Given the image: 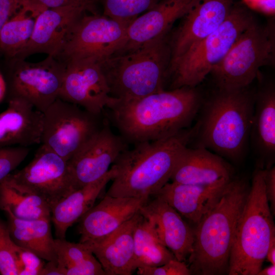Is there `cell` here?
Masks as SVG:
<instances>
[{"instance_id": "cell-16", "label": "cell", "mask_w": 275, "mask_h": 275, "mask_svg": "<svg viewBox=\"0 0 275 275\" xmlns=\"http://www.w3.org/2000/svg\"><path fill=\"white\" fill-rule=\"evenodd\" d=\"M234 4L233 0H197L169 39L170 63L216 30Z\"/></svg>"}, {"instance_id": "cell-36", "label": "cell", "mask_w": 275, "mask_h": 275, "mask_svg": "<svg viewBox=\"0 0 275 275\" xmlns=\"http://www.w3.org/2000/svg\"><path fill=\"white\" fill-rule=\"evenodd\" d=\"M264 182L267 199L273 215L275 213V167H271L264 170Z\"/></svg>"}, {"instance_id": "cell-9", "label": "cell", "mask_w": 275, "mask_h": 275, "mask_svg": "<svg viewBox=\"0 0 275 275\" xmlns=\"http://www.w3.org/2000/svg\"><path fill=\"white\" fill-rule=\"evenodd\" d=\"M6 59L2 73L6 84V101L22 100L43 113L58 98L66 64L52 56L37 63L15 58Z\"/></svg>"}, {"instance_id": "cell-40", "label": "cell", "mask_w": 275, "mask_h": 275, "mask_svg": "<svg viewBox=\"0 0 275 275\" xmlns=\"http://www.w3.org/2000/svg\"><path fill=\"white\" fill-rule=\"evenodd\" d=\"M47 262L44 265L41 275H62L57 260Z\"/></svg>"}, {"instance_id": "cell-12", "label": "cell", "mask_w": 275, "mask_h": 275, "mask_svg": "<svg viewBox=\"0 0 275 275\" xmlns=\"http://www.w3.org/2000/svg\"><path fill=\"white\" fill-rule=\"evenodd\" d=\"M64 63L65 70L58 98L101 116L117 98L111 96L100 63L90 60Z\"/></svg>"}, {"instance_id": "cell-13", "label": "cell", "mask_w": 275, "mask_h": 275, "mask_svg": "<svg viewBox=\"0 0 275 275\" xmlns=\"http://www.w3.org/2000/svg\"><path fill=\"white\" fill-rule=\"evenodd\" d=\"M10 176L23 187L44 199L51 209L72 191L68 161L42 144L27 166Z\"/></svg>"}, {"instance_id": "cell-10", "label": "cell", "mask_w": 275, "mask_h": 275, "mask_svg": "<svg viewBox=\"0 0 275 275\" xmlns=\"http://www.w3.org/2000/svg\"><path fill=\"white\" fill-rule=\"evenodd\" d=\"M130 22L85 13L69 31L57 57L64 63L90 60L101 62L123 47Z\"/></svg>"}, {"instance_id": "cell-39", "label": "cell", "mask_w": 275, "mask_h": 275, "mask_svg": "<svg viewBox=\"0 0 275 275\" xmlns=\"http://www.w3.org/2000/svg\"><path fill=\"white\" fill-rule=\"evenodd\" d=\"M46 8H53L86 3H94L96 0H33Z\"/></svg>"}, {"instance_id": "cell-33", "label": "cell", "mask_w": 275, "mask_h": 275, "mask_svg": "<svg viewBox=\"0 0 275 275\" xmlns=\"http://www.w3.org/2000/svg\"><path fill=\"white\" fill-rule=\"evenodd\" d=\"M29 152V147H0V182L25 159Z\"/></svg>"}, {"instance_id": "cell-34", "label": "cell", "mask_w": 275, "mask_h": 275, "mask_svg": "<svg viewBox=\"0 0 275 275\" xmlns=\"http://www.w3.org/2000/svg\"><path fill=\"white\" fill-rule=\"evenodd\" d=\"M15 251L18 275H41L45 264L43 259L34 253L17 244L15 246Z\"/></svg>"}, {"instance_id": "cell-26", "label": "cell", "mask_w": 275, "mask_h": 275, "mask_svg": "<svg viewBox=\"0 0 275 275\" xmlns=\"http://www.w3.org/2000/svg\"><path fill=\"white\" fill-rule=\"evenodd\" d=\"M4 211L8 219L10 236L16 244L34 253L44 260H57L51 218L22 219L15 217L8 210Z\"/></svg>"}, {"instance_id": "cell-43", "label": "cell", "mask_w": 275, "mask_h": 275, "mask_svg": "<svg viewBox=\"0 0 275 275\" xmlns=\"http://www.w3.org/2000/svg\"><path fill=\"white\" fill-rule=\"evenodd\" d=\"M275 265L271 264L264 269H262L258 272L257 275H274Z\"/></svg>"}, {"instance_id": "cell-3", "label": "cell", "mask_w": 275, "mask_h": 275, "mask_svg": "<svg viewBox=\"0 0 275 275\" xmlns=\"http://www.w3.org/2000/svg\"><path fill=\"white\" fill-rule=\"evenodd\" d=\"M193 127L162 139L139 143L126 149L113 165L117 174L105 195L154 197L170 180L183 150L189 144Z\"/></svg>"}, {"instance_id": "cell-1", "label": "cell", "mask_w": 275, "mask_h": 275, "mask_svg": "<svg viewBox=\"0 0 275 275\" xmlns=\"http://www.w3.org/2000/svg\"><path fill=\"white\" fill-rule=\"evenodd\" d=\"M203 100L196 87H183L129 100L117 98L108 108L121 136L136 144L168 138L187 128Z\"/></svg>"}, {"instance_id": "cell-37", "label": "cell", "mask_w": 275, "mask_h": 275, "mask_svg": "<svg viewBox=\"0 0 275 275\" xmlns=\"http://www.w3.org/2000/svg\"><path fill=\"white\" fill-rule=\"evenodd\" d=\"M25 0H0V32L5 23L22 6Z\"/></svg>"}, {"instance_id": "cell-14", "label": "cell", "mask_w": 275, "mask_h": 275, "mask_svg": "<svg viewBox=\"0 0 275 275\" xmlns=\"http://www.w3.org/2000/svg\"><path fill=\"white\" fill-rule=\"evenodd\" d=\"M127 149L125 140L104 122L101 128L69 160L72 191L103 177Z\"/></svg>"}, {"instance_id": "cell-29", "label": "cell", "mask_w": 275, "mask_h": 275, "mask_svg": "<svg viewBox=\"0 0 275 275\" xmlns=\"http://www.w3.org/2000/svg\"><path fill=\"white\" fill-rule=\"evenodd\" d=\"M134 266H158L176 259L160 239L153 224L140 212L134 233Z\"/></svg>"}, {"instance_id": "cell-23", "label": "cell", "mask_w": 275, "mask_h": 275, "mask_svg": "<svg viewBox=\"0 0 275 275\" xmlns=\"http://www.w3.org/2000/svg\"><path fill=\"white\" fill-rule=\"evenodd\" d=\"M7 102L0 113V147L41 144L43 113L22 100Z\"/></svg>"}, {"instance_id": "cell-19", "label": "cell", "mask_w": 275, "mask_h": 275, "mask_svg": "<svg viewBox=\"0 0 275 275\" xmlns=\"http://www.w3.org/2000/svg\"><path fill=\"white\" fill-rule=\"evenodd\" d=\"M233 176L232 166L222 156L204 147L187 146L170 180L182 184L214 185L228 182Z\"/></svg>"}, {"instance_id": "cell-41", "label": "cell", "mask_w": 275, "mask_h": 275, "mask_svg": "<svg viewBox=\"0 0 275 275\" xmlns=\"http://www.w3.org/2000/svg\"><path fill=\"white\" fill-rule=\"evenodd\" d=\"M266 259L271 264L275 265V236L271 239L266 255Z\"/></svg>"}, {"instance_id": "cell-28", "label": "cell", "mask_w": 275, "mask_h": 275, "mask_svg": "<svg viewBox=\"0 0 275 275\" xmlns=\"http://www.w3.org/2000/svg\"><path fill=\"white\" fill-rule=\"evenodd\" d=\"M26 220L51 218V207L42 197L23 187L10 176L0 182V210Z\"/></svg>"}, {"instance_id": "cell-25", "label": "cell", "mask_w": 275, "mask_h": 275, "mask_svg": "<svg viewBox=\"0 0 275 275\" xmlns=\"http://www.w3.org/2000/svg\"><path fill=\"white\" fill-rule=\"evenodd\" d=\"M116 174L117 170L113 164L101 178L72 191L52 207L51 221L57 238H65L68 228L94 206L99 195Z\"/></svg>"}, {"instance_id": "cell-2", "label": "cell", "mask_w": 275, "mask_h": 275, "mask_svg": "<svg viewBox=\"0 0 275 275\" xmlns=\"http://www.w3.org/2000/svg\"><path fill=\"white\" fill-rule=\"evenodd\" d=\"M255 93L249 86L234 90L217 89L203 100L200 116L193 127L189 143L204 147L233 161L241 159L250 138Z\"/></svg>"}, {"instance_id": "cell-11", "label": "cell", "mask_w": 275, "mask_h": 275, "mask_svg": "<svg viewBox=\"0 0 275 275\" xmlns=\"http://www.w3.org/2000/svg\"><path fill=\"white\" fill-rule=\"evenodd\" d=\"M100 117L58 98L43 113L41 144L68 161L101 128Z\"/></svg>"}, {"instance_id": "cell-30", "label": "cell", "mask_w": 275, "mask_h": 275, "mask_svg": "<svg viewBox=\"0 0 275 275\" xmlns=\"http://www.w3.org/2000/svg\"><path fill=\"white\" fill-rule=\"evenodd\" d=\"M57 261L62 275H106L101 264L84 243L54 239Z\"/></svg>"}, {"instance_id": "cell-21", "label": "cell", "mask_w": 275, "mask_h": 275, "mask_svg": "<svg viewBox=\"0 0 275 275\" xmlns=\"http://www.w3.org/2000/svg\"><path fill=\"white\" fill-rule=\"evenodd\" d=\"M230 181L214 185L168 182L154 196L197 224L218 202Z\"/></svg>"}, {"instance_id": "cell-7", "label": "cell", "mask_w": 275, "mask_h": 275, "mask_svg": "<svg viewBox=\"0 0 275 275\" xmlns=\"http://www.w3.org/2000/svg\"><path fill=\"white\" fill-rule=\"evenodd\" d=\"M255 21L246 6L234 3L227 19L216 30L170 64L171 90L196 87Z\"/></svg>"}, {"instance_id": "cell-38", "label": "cell", "mask_w": 275, "mask_h": 275, "mask_svg": "<svg viewBox=\"0 0 275 275\" xmlns=\"http://www.w3.org/2000/svg\"><path fill=\"white\" fill-rule=\"evenodd\" d=\"M243 4L248 8L268 15L275 13V0H242Z\"/></svg>"}, {"instance_id": "cell-6", "label": "cell", "mask_w": 275, "mask_h": 275, "mask_svg": "<svg viewBox=\"0 0 275 275\" xmlns=\"http://www.w3.org/2000/svg\"><path fill=\"white\" fill-rule=\"evenodd\" d=\"M265 169L253 172L251 185L235 231L229 275H257L261 269L275 227L265 193Z\"/></svg>"}, {"instance_id": "cell-31", "label": "cell", "mask_w": 275, "mask_h": 275, "mask_svg": "<svg viewBox=\"0 0 275 275\" xmlns=\"http://www.w3.org/2000/svg\"><path fill=\"white\" fill-rule=\"evenodd\" d=\"M160 0H100L103 14L112 18L131 22L151 9Z\"/></svg>"}, {"instance_id": "cell-8", "label": "cell", "mask_w": 275, "mask_h": 275, "mask_svg": "<svg viewBox=\"0 0 275 275\" xmlns=\"http://www.w3.org/2000/svg\"><path fill=\"white\" fill-rule=\"evenodd\" d=\"M274 61V22L260 25L255 20L210 74L217 89H241L251 84L261 67L273 66Z\"/></svg>"}, {"instance_id": "cell-27", "label": "cell", "mask_w": 275, "mask_h": 275, "mask_svg": "<svg viewBox=\"0 0 275 275\" xmlns=\"http://www.w3.org/2000/svg\"><path fill=\"white\" fill-rule=\"evenodd\" d=\"M46 8L33 0H26L5 23L0 32V51L6 59L16 56L26 46L34 32L39 14Z\"/></svg>"}, {"instance_id": "cell-4", "label": "cell", "mask_w": 275, "mask_h": 275, "mask_svg": "<svg viewBox=\"0 0 275 275\" xmlns=\"http://www.w3.org/2000/svg\"><path fill=\"white\" fill-rule=\"evenodd\" d=\"M249 189L244 179H233L218 202L196 224L188 257L191 274L228 273L235 229Z\"/></svg>"}, {"instance_id": "cell-18", "label": "cell", "mask_w": 275, "mask_h": 275, "mask_svg": "<svg viewBox=\"0 0 275 275\" xmlns=\"http://www.w3.org/2000/svg\"><path fill=\"white\" fill-rule=\"evenodd\" d=\"M197 0H160L129 24L125 44L117 52L135 49L168 34L175 21L182 18Z\"/></svg>"}, {"instance_id": "cell-24", "label": "cell", "mask_w": 275, "mask_h": 275, "mask_svg": "<svg viewBox=\"0 0 275 275\" xmlns=\"http://www.w3.org/2000/svg\"><path fill=\"white\" fill-rule=\"evenodd\" d=\"M250 138L253 151L263 168L271 167L275 156V89L271 83L260 87L255 94Z\"/></svg>"}, {"instance_id": "cell-32", "label": "cell", "mask_w": 275, "mask_h": 275, "mask_svg": "<svg viewBox=\"0 0 275 275\" xmlns=\"http://www.w3.org/2000/svg\"><path fill=\"white\" fill-rule=\"evenodd\" d=\"M15 246L7 224L0 218V274L18 275Z\"/></svg>"}, {"instance_id": "cell-17", "label": "cell", "mask_w": 275, "mask_h": 275, "mask_svg": "<svg viewBox=\"0 0 275 275\" xmlns=\"http://www.w3.org/2000/svg\"><path fill=\"white\" fill-rule=\"evenodd\" d=\"M149 199L105 195L79 219V242L100 241L133 217Z\"/></svg>"}, {"instance_id": "cell-35", "label": "cell", "mask_w": 275, "mask_h": 275, "mask_svg": "<svg viewBox=\"0 0 275 275\" xmlns=\"http://www.w3.org/2000/svg\"><path fill=\"white\" fill-rule=\"evenodd\" d=\"M139 275H189L188 266L185 261L176 259L169 260L163 265L154 267H140L137 269Z\"/></svg>"}, {"instance_id": "cell-22", "label": "cell", "mask_w": 275, "mask_h": 275, "mask_svg": "<svg viewBox=\"0 0 275 275\" xmlns=\"http://www.w3.org/2000/svg\"><path fill=\"white\" fill-rule=\"evenodd\" d=\"M140 211L106 238L82 243L93 253L106 275H130L134 266V233Z\"/></svg>"}, {"instance_id": "cell-5", "label": "cell", "mask_w": 275, "mask_h": 275, "mask_svg": "<svg viewBox=\"0 0 275 275\" xmlns=\"http://www.w3.org/2000/svg\"><path fill=\"white\" fill-rule=\"evenodd\" d=\"M171 57L167 34L99 63L111 96L129 100L165 90Z\"/></svg>"}, {"instance_id": "cell-15", "label": "cell", "mask_w": 275, "mask_h": 275, "mask_svg": "<svg viewBox=\"0 0 275 275\" xmlns=\"http://www.w3.org/2000/svg\"><path fill=\"white\" fill-rule=\"evenodd\" d=\"M94 4L46 8L38 16L29 42L13 58L25 59L38 53L57 57L74 24L86 11L92 9Z\"/></svg>"}, {"instance_id": "cell-42", "label": "cell", "mask_w": 275, "mask_h": 275, "mask_svg": "<svg viewBox=\"0 0 275 275\" xmlns=\"http://www.w3.org/2000/svg\"><path fill=\"white\" fill-rule=\"evenodd\" d=\"M6 84L2 73L0 71V103L5 99Z\"/></svg>"}, {"instance_id": "cell-20", "label": "cell", "mask_w": 275, "mask_h": 275, "mask_svg": "<svg viewBox=\"0 0 275 275\" xmlns=\"http://www.w3.org/2000/svg\"><path fill=\"white\" fill-rule=\"evenodd\" d=\"M140 212L153 224L160 239L176 259L185 261L192 251L194 236L181 215L156 196L150 198Z\"/></svg>"}]
</instances>
